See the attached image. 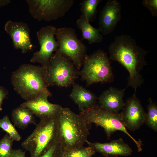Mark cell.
Masks as SVG:
<instances>
[{"label": "cell", "mask_w": 157, "mask_h": 157, "mask_svg": "<svg viewBox=\"0 0 157 157\" xmlns=\"http://www.w3.org/2000/svg\"><path fill=\"white\" fill-rule=\"evenodd\" d=\"M110 60L118 62L128 71V84L135 93L144 81L140 72L147 65L145 59L148 51L138 46L130 36L122 35L116 36L109 46Z\"/></svg>", "instance_id": "obj_1"}, {"label": "cell", "mask_w": 157, "mask_h": 157, "mask_svg": "<svg viewBox=\"0 0 157 157\" xmlns=\"http://www.w3.org/2000/svg\"><path fill=\"white\" fill-rule=\"evenodd\" d=\"M58 141L63 151L83 147L89 134L88 126L79 114L62 107L57 116Z\"/></svg>", "instance_id": "obj_2"}, {"label": "cell", "mask_w": 157, "mask_h": 157, "mask_svg": "<svg viewBox=\"0 0 157 157\" xmlns=\"http://www.w3.org/2000/svg\"><path fill=\"white\" fill-rule=\"evenodd\" d=\"M46 70L42 66L21 65L11 75V83L14 90L26 101L42 93H51L47 88Z\"/></svg>", "instance_id": "obj_3"}, {"label": "cell", "mask_w": 157, "mask_h": 157, "mask_svg": "<svg viewBox=\"0 0 157 157\" xmlns=\"http://www.w3.org/2000/svg\"><path fill=\"white\" fill-rule=\"evenodd\" d=\"M57 115L40 119L32 133L22 143L30 157H39L58 142Z\"/></svg>", "instance_id": "obj_4"}, {"label": "cell", "mask_w": 157, "mask_h": 157, "mask_svg": "<svg viewBox=\"0 0 157 157\" xmlns=\"http://www.w3.org/2000/svg\"><path fill=\"white\" fill-rule=\"evenodd\" d=\"M79 76L87 86L95 83H110L114 76L110 60L104 50L98 49L85 57Z\"/></svg>", "instance_id": "obj_5"}, {"label": "cell", "mask_w": 157, "mask_h": 157, "mask_svg": "<svg viewBox=\"0 0 157 157\" xmlns=\"http://www.w3.org/2000/svg\"><path fill=\"white\" fill-rule=\"evenodd\" d=\"M79 115L84 119L88 126L93 123L97 126L103 128L108 140L113 133L119 131L132 139L137 146L138 152L142 151L143 144L142 141L140 139L136 140L129 133L122 122L120 113H111L96 105L80 112Z\"/></svg>", "instance_id": "obj_6"}, {"label": "cell", "mask_w": 157, "mask_h": 157, "mask_svg": "<svg viewBox=\"0 0 157 157\" xmlns=\"http://www.w3.org/2000/svg\"><path fill=\"white\" fill-rule=\"evenodd\" d=\"M68 58L55 52L52 55L46 70L48 87H67L75 83L79 71Z\"/></svg>", "instance_id": "obj_7"}, {"label": "cell", "mask_w": 157, "mask_h": 157, "mask_svg": "<svg viewBox=\"0 0 157 157\" xmlns=\"http://www.w3.org/2000/svg\"><path fill=\"white\" fill-rule=\"evenodd\" d=\"M55 36L58 44L55 52L68 58L80 69L87 54V47L78 38L75 30L70 27L59 28L57 29Z\"/></svg>", "instance_id": "obj_8"}, {"label": "cell", "mask_w": 157, "mask_h": 157, "mask_svg": "<svg viewBox=\"0 0 157 157\" xmlns=\"http://www.w3.org/2000/svg\"><path fill=\"white\" fill-rule=\"evenodd\" d=\"M30 13L34 19L49 22L64 16L74 4V0H27Z\"/></svg>", "instance_id": "obj_9"}, {"label": "cell", "mask_w": 157, "mask_h": 157, "mask_svg": "<svg viewBox=\"0 0 157 157\" xmlns=\"http://www.w3.org/2000/svg\"><path fill=\"white\" fill-rule=\"evenodd\" d=\"M57 29L54 26H48L42 27L37 32L40 49L33 54L30 59L31 62L39 63L47 69L53 52H56L58 47L55 38Z\"/></svg>", "instance_id": "obj_10"}, {"label": "cell", "mask_w": 157, "mask_h": 157, "mask_svg": "<svg viewBox=\"0 0 157 157\" xmlns=\"http://www.w3.org/2000/svg\"><path fill=\"white\" fill-rule=\"evenodd\" d=\"M122 110V122L127 129L134 131L145 123L146 113L135 93L126 100Z\"/></svg>", "instance_id": "obj_11"}, {"label": "cell", "mask_w": 157, "mask_h": 157, "mask_svg": "<svg viewBox=\"0 0 157 157\" xmlns=\"http://www.w3.org/2000/svg\"><path fill=\"white\" fill-rule=\"evenodd\" d=\"M4 29L12 39L15 49H20L23 53L32 49L30 31L27 24L9 20L5 24Z\"/></svg>", "instance_id": "obj_12"}, {"label": "cell", "mask_w": 157, "mask_h": 157, "mask_svg": "<svg viewBox=\"0 0 157 157\" xmlns=\"http://www.w3.org/2000/svg\"><path fill=\"white\" fill-rule=\"evenodd\" d=\"M121 5L117 0H108L101 10L98 28L102 34H108L115 29L121 18Z\"/></svg>", "instance_id": "obj_13"}, {"label": "cell", "mask_w": 157, "mask_h": 157, "mask_svg": "<svg viewBox=\"0 0 157 157\" xmlns=\"http://www.w3.org/2000/svg\"><path fill=\"white\" fill-rule=\"evenodd\" d=\"M52 95L51 93L40 94L24 102L20 106L28 108L40 119L57 116L62 107L49 102L48 97Z\"/></svg>", "instance_id": "obj_14"}, {"label": "cell", "mask_w": 157, "mask_h": 157, "mask_svg": "<svg viewBox=\"0 0 157 157\" xmlns=\"http://www.w3.org/2000/svg\"><path fill=\"white\" fill-rule=\"evenodd\" d=\"M125 89L110 87L104 91L98 98L99 106L110 112L119 113L124 105L123 98Z\"/></svg>", "instance_id": "obj_15"}, {"label": "cell", "mask_w": 157, "mask_h": 157, "mask_svg": "<svg viewBox=\"0 0 157 157\" xmlns=\"http://www.w3.org/2000/svg\"><path fill=\"white\" fill-rule=\"evenodd\" d=\"M86 143L96 152L105 156H127L131 155L133 152L131 148L124 142L122 138L112 140L109 142H92L87 140Z\"/></svg>", "instance_id": "obj_16"}, {"label": "cell", "mask_w": 157, "mask_h": 157, "mask_svg": "<svg viewBox=\"0 0 157 157\" xmlns=\"http://www.w3.org/2000/svg\"><path fill=\"white\" fill-rule=\"evenodd\" d=\"M73 85L69 96L78 106L80 112L97 105L98 98L93 93L78 84Z\"/></svg>", "instance_id": "obj_17"}, {"label": "cell", "mask_w": 157, "mask_h": 157, "mask_svg": "<svg viewBox=\"0 0 157 157\" xmlns=\"http://www.w3.org/2000/svg\"><path fill=\"white\" fill-rule=\"evenodd\" d=\"M76 24L77 27L82 32V39L87 40L90 44L102 41L103 37L98 29L92 26L83 15L80 16Z\"/></svg>", "instance_id": "obj_18"}, {"label": "cell", "mask_w": 157, "mask_h": 157, "mask_svg": "<svg viewBox=\"0 0 157 157\" xmlns=\"http://www.w3.org/2000/svg\"><path fill=\"white\" fill-rule=\"evenodd\" d=\"M14 126L24 130L30 124H37L34 115L28 109L20 106L14 109L11 113Z\"/></svg>", "instance_id": "obj_19"}, {"label": "cell", "mask_w": 157, "mask_h": 157, "mask_svg": "<svg viewBox=\"0 0 157 157\" xmlns=\"http://www.w3.org/2000/svg\"><path fill=\"white\" fill-rule=\"evenodd\" d=\"M101 0H83L80 3V10L82 15L89 22L96 18L97 8Z\"/></svg>", "instance_id": "obj_20"}, {"label": "cell", "mask_w": 157, "mask_h": 157, "mask_svg": "<svg viewBox=\"0 0 157 157\" xmlns=\"http://www.w3.org/2000/svg\"><path fill=\"white\" fill-rule=\"evenodd\" d=\"M147 112L146 113L145 123L154 131H157V105L151 98L148 99Z\"/></svg>", "instance_id": "obj_21"}, {"label": "cell", "mask_w": 157, "mask_h": 157, "mask_svg": "<svg viewBox=\"0 0 157 157\" xmlns=\"http://www.w3.org/2000/svg\"><path fill=\"white\" fill-rule=\"evenodd\" d=\"M0 128L6 132L13 141H19L21 136L10 121L7 115L0 119Z\"/></svg>", "instance_id": "obj_22"}, {"label": "cell", "mask_w": 157, "mask_h": 157, "mask_svg": "<svg viewBox=\"0 0 157 157\" xmlns=\"http://www.w3.org/2000/svg\"><path fill=\"white\" fill-rule=\"evenodd\" d=\"M96 151L91 147H83L80 148L70 151H63L61 157H92Z\"/></svg>", "instance_id": "obj_23"}, {"label": "cell", "mask_w": 157, "mask_h": 157, "mask_svg": "<svg viewBox=\"0 0 157 157\" xmlns=\"http://www.w3.org/2000/svg\"><path fill=\"white\" fill-rule=\"evenodd\" d=\"M13 140L6 133L0 140V157H9L13 150Z\"/></svg>", "instance_id": "obj_24"}, {"label": "cell", "mask_w": 157, "mask_h": 157, "mask_svg": "<svg viewBox=\"0 0 157 157\" xmlns=\"http://www.w3.org/2000/svg\"><path fill=\"white\" fill-rule=\"evenodd\" d=\"M63 150L58 143L55 144L39 157H60L62 154Z\"/></svg>", "instance_id": "obj_25"}, {"label": "cell", "mask_w": 157, "mask_h": 157, "mask_svg": "<svg viewBox=\"0 0 157 157\" xmlns=\"http://www.w3.org/2000/svg\"><path fill=\"white\" fill-rule=\"evenodd\" d=\"M142 4L150 11L153 17L157 16V0H143Z\"/></svg>", "instance_id": "obj_26"}, {"label": "cell", "mask_w": 157, "mask_h": 157, "mask_svg": "<svg viewBox=\"0 0 157 157\" xmlns=\"http://www.w3.org/2000/svg\"><path fill=\"white\" fill-rule=\"evenodd\" d=\"M8 92L4 87L0 86V111L2 110V104L3 100L6 98Z\"/></svg>", "instance_id": "obj_27"}, {"label": "cell", "mask_w": 157, "mask_h": 157, "mask_svg": "<svg viewBox=\"0 0 157 157\" xmlns=\"http://www.w3.org/2000/svg\"><path fill=\"white\" fill-rule=\"evenodd\" d=\"M9 157H26L25 151L20 149H13Z\"/></svg>", "instance_id": "obj_28"}, {"label": "cell", "mask_w": 157, "mask_h": 157, "mask_svg": "<svg viewBox=\"0 0 157 157\" xmlns=\"http://www.w3.org/2000/svg\"><path fill=\"white\" fill-rule=\"evenodd\" d=\"M106 157H110V156H106Z\"/></svg>", "instance_id": "obj_29"}, {"label": "cell", "mask_w": 157, "mask_h": 157, "mask_svg": "<svg viewBox=\"0 0 157 157\" xmlns=\"http://www.w3.org/2000/svg\"><path fill=\"white\" fill-rule=\"evenodd\" d=\"M60 157H61V156H60Z\"/></svg>", "instance_id": "obj_30"}]
</instances>
